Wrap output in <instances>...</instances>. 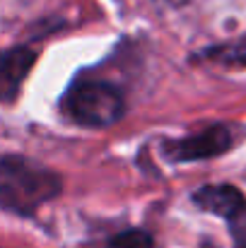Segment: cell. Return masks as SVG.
<instances>
[{"mask_svg":"<svg viewBox=\"0 0 246 248\" xmlns=\"http://www.w3.org/2000/svg\"><path fill=\"white\" fill-rule=\"evenodd\" d=\"M61 193V178L27 157L5 155L0 164V200L7 212L32 215Z\"/></svg>","mask_w":246,"mask_h":248,"instance_id":"6da1fadb","label":"cell"},{"mask_svg":"<svg viewBox=\"0 0 246 248\" xmlns=\"http://www.w3.org/2000/svg\"><path fill=\"white\" fill-rule=\"evenodd\" d=\"M61 106L63 113L82 128H109L126 111L123 94L104 80H80L70 84Z\"/></svg>","mask_w":246,"mask_h":248,"instance_id":"7a4b0ae2","label":"cell"},{"mask_svg":"<svg viewBox=\"0 0 246 248\" xmlns=\"http://www.w3.org/2000/svg\"><path fill=\"white\" fill-rule=\"evenodd\" d=\"M230 147H232V130L227 125H213L203 133L169 142L166 157L171 162H198L225 155Z\"/></svg>","mask_w":246,"mask_h":248,"instance_id":"3957f363","label":"cell"},{"mask_svg":"<svg viewBox=\"0 0 246 248\" xmlns=\"http://www.w3.org/2000/svg\"><path fill=\"white\" fill-rule=\"evenodd\" d=\"M193 205L203 212H213L222 219H237L246 210L244 193L234 186L217 183V186H203L200 190L193 193Z\"/></svg>","mask_w":246,"mask_h":248,"instance_id":"277c9868","label":"cell"},{"mask_svg":"<svg viewBox=\"0 0 246 248\" xmlns=\"http://www.w3.org/2000/svg\"><path fill=\"white\" fill-rule=\"evenodd\" d=\"M36 61V53L32 48H10L2 56V73H0V89H2V99L12 101L19 92V87L24 82L27 73L32 70Z\"/></svg>","mask_w":246,"mask_h":248,"instance_id":"5b68a950","label":"cell"},{"mask_svg":"<svg viewBox=\"0 0 246 248\" xmlns=\"http://www.w3.org/2000/svg\"><path fill=\"white\" fill-rule=\"evenodd\" d=\"M200 58H208L213 63H222V65H246V41L237 44H225V46H215L210 51H205Z\"/></svg>","mask_w":246,"mask_h":248,"instance_id":"8992f818","label":"cell"},{"mask_svg":"<svg viewBox=\"0 0 246 248\" xmlns=\"http://www.w3.org/2000/svg\"><path fill=\"white\" fill-rule=\"evenodd\" d=\"M111 248H155V241L148 232H140V229H131V232H123L118 234L114 241H111Z\"/></svg>","mask_w":246,"mask_h":248,"instance_id":"52a82bcc","label":"cell"},{"mask_svg":"<svg viewBox=\"0 0 246 248\" xmlns=\"http://www.w3.org/2000/svg\"><path fill=\"white\" fill-rule=\"evenodd\" d=\"M164 5H169V7H183V5H188L191 0H162Z\"/></svg>","mask_w":246,"mask_h":248,"instance_id":"ba28073f","label":"cell"}]
</instances>
